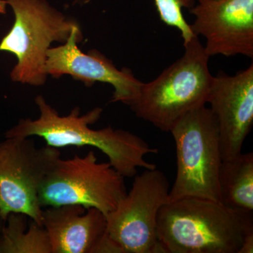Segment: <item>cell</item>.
I'll return each mask as SVG.
<instances>
[{"label": "cell", "instance_id": "1", "mask_svg": "<svg viewBox=\"0 0 253 253\" xmlns=\"http://www.w3.org/2000/svg\"><path fill=\"white\" fill-rule=\"evenodd\" d=\"M35 101L39 109V118L20 120L5 132V138L38 136L47 146L57 149L92 146L106 155L110 164L124 177H134L138 168L156 169V165L148 162L144 157L149 154H158V150L151 147L140 136L111 126L101 129L89 127V125L99 121L101 108L81 115V109L76 107L67 116H61L42 95L37 96Z\"/></svg>", "mask_w": 253, "mask_h": 253}, {"label": "cell", "instance_id": "2", "mask_svg": "<svg viewBox=\"0 0 253 253\" xmlns=\"http://www.w3.org/2000/svg\"><path fill=\"white\" fill-rule=\"evenodd\" d=\"M157 231L166 253H239L245 238L253 231V213L189 196L161 208Z\"/></svg>", "mask_w": 253, "mask_h": 253}, {"label": "cell", "instance_id": "3", "mask_svg": "<svg viewBox=\"0 0 253 253\" xmlns=\"http://www.w3.org/2000/svg\"><path fill=\"white\" fill-rule=\"evenodd\" d=\"M184 46L180 59L154 81L144 83L139 97L130 106L136 117L166 132L191 110L206 105L212 81L208 68L210 56L199 37Z\"/></svg>", "mask_w": 253, "mask_h": 253}, {"label": "cell", "instance_id": "4", "mask_svg": "<svg viewBox=\"0 0 253 253\" xmlns=\"http://www.w3.org/2000/svg\"><path fill=\"white\" fill-rule=\"evenodd\" d=\"M176 146V174L169 200L194 196L219 201L221 157L219 126L209 108L191 110L170 131Z\"/></svg>", "mask_w": 253, "mask_h": 253}, {"label": "cell", "instance_id": "5", "mask_svg": "<svg viewBox=\"0 0 253 253\" xmlns=\"http://www.w3.org/2000/svg\"><path fill=\"white\" fill-rule=\"evenodd\" d=\"M14 13L9 33L0 42V51L15 55L17 63L11 81L32 86L46 83V52L54 42L65 43L78 26L46 0H5Z\"/></svg>", "mask_w": 253, "mask_h": 253}, {"label": "cell", "instance_id": "6", "mask_svg": "<svg viewBox=\"0 0 253 253\" xmlns=\"http://www.w3.org/2000/svg\"><path fill=\"white\" fill-rule=\"evenodd\" d=\"M124 179L109 162H98L94 151L83 157L60 158L41 186L40 204L42 207L94 208L106 216L126 194Z\"/></svg>", "mask_w": 253, "mask_h": 253}, {"label": "cell", "instance_id": "7", "mask_svg": "<svg viewBox=\"0 0 253 253\" xmlns=\"http://www.w3.org/2000/svg\"><path fill=\"white\" fill-rule=\"evenodd\" d=\"M60 158L59 149L37 147L31 137L0 142V214L4 220L20 213L42 226L40 191Z\"/></svg>", "mask_w": 253, "mask_h": 253}, {"label": "cell", "instance_id": "8", "mask_svg": "<svg viewBox=\"0 0 253 253\" xmlns=\"http://www.w3.org/2000/svg\"><path fill=\"white\" fill-rule=\"evenodd\" d=\"M169 183L158 169L134 176L129 193L106 215L107 232L122 253H166L158 239V214L169 202Z\"/></svg>", "mask_w": 253, "mask_h": 253}, {"label": "cell", "instance_id": "9", "mask_svg": "<svg viewBox=\"0 0 253 253\" xmlns=\"http://www.w3.org/2000/svg\"><path fill=\"white\" fill-rule=\"evenodd\" d=\"M83 38L78 25L63 45L48 49L45 63L48 76L59 78L68 75L86 86H92L96 82L108 83L114 89L111 102H121L130 107L139 97L144 83L134 77L131 70L118 69L97 50L84 54L78 46Z\"/></svg>", "mask_w": 253, "mask_h": 253}, {"label": "cell", "instance_id": "10", "mask_svg": "<svg viewBox=\"0 0 253 253\" xmlns=\"http://www.w3.org/2000/svg\"><path fill=\"white\" fill-rule=\"evenodd\" d=\"M190 25L196 36L206 40L211 56L241 54L253 58V0H198L190 9Z\"/></svg>", "mask_w": 253, "mask_h": 253}, {"label": "cell", "instance_id": "11", "mask_svg": "<svg viewBox=\"0 0 253 253\" xmlns=\"http://www.w3.org/2000/svg\"><path fill=\"white\" fill-rule=\"evenodd\" d=\"M207 103L217 119L222 161L241 154L253 123V64L213 77Z\"/></svg>", "mask_w": 253, "mask_h": 253}, {"label": "cell", "instance_id": "12", "mask_svg": "<svg viewBox=\"0 0 253 253\" xmlns=\"http://www.w3.org/2000/svg\"><path fill=\"white\" fill-rule=\"evenodd\" d=\"M42 224L51 253H122L108 234L106 216L96 208L49 207L43 210Z\"/></svg>", "mask_w": 253, "mask_h": 253}, {"label": "cell", "instance_id": "13", "mask_svg": "<svg viewBox=\"0 0 253 253\" xmlns=\"http://www.w3.org/2000/svg\"><path fill=\"white\" fill-rule=\"evenodd\" d=\"M220 202L241 212H253V154L236 155L221 163L219 174Z\"/></svg>", "mask_w": 253, "mask_h": 253}, {"label": "cell", "instance_id": "14", "mask_svg": "<svg viewBox=\"0 0 253 253\" xmlns=\"http://www.w3.org/2000/svg\"><path fill=\"white\" fill-rule=\"evenodd\" d=\"M28 217L11 213L0 236V253H51L49 238L43 226Z\"/></svg>", "mask_w": 253, "mask_h": 253}, {"label": "cell", "instance_id": "15", "mask_svg": "<svg viewBox=\"0 0 253 253\" xmlns=\"http://www.w3.org/2000/svg\"><path fill=\"white\" fill-rule=\"evenodd\" d=\"M154 3L161 21L180 31L184 44L196 36L186 22L182 11L183 9H191L196 0H154Z\"/></svg>", "mask_w": 253, "mask_h": 253}, {"label": "cell", "instance_id": "16", "mask_svg": "<svg viewBox=\"0 0 253 253\" xmlns=\"http://www.w3.org/2000/svg\"><path fill=\"white\" fill-rule=\"evenodd\" d=\"M253 253V231L249 233L245 238L244 243L240 249L239 253Z\"/></svg>", "mask_w": 253, "mask_h": 253}, {"label": "cell", "instance_id": "17", "mask_svg": "<svg viewBox=\"0 0 253 253\" xmlns=\"http://www.w3.org/2000/svg\"><path fill=\"white\" fill-rule=\"evenodd\" d=\"M6 5H7V4H6L5 0H0V14H6Z\"/></svg>", "mask_w": 253, "mask_h": 253}, {"label": "cell", "instance_id": "18", "mask_svg": "<svg viewBox=\"0 0 253 253\" xmlns=\"http://www.w3.org/2000/svg\"><path fill=\"white\" fill-rule=\"evenodd\" d=\"M6 223V220H4L0 214V236H1V232H2L3 229Z\"/></svg>", "mask_w": 253, "mask_h": 253}]
</instances>
